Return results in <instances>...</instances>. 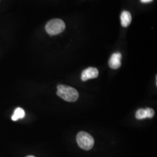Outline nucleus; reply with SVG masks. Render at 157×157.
<instances>
[{
    "label": "nucleus",
    "instance_id": "obj_4",
    "mask_svg": "<svg viewBox=\"0 0 157 157\" xmlns=\"http://www.w3.org/2000/svg\"><path fill=\"white\" fill-rule=\"evenodd\" d=\"M98 71L95 67H90L85 69L82 73L81 78L83 81H86L90 78H96L98 76Z\"/></svg>",
    "mask_w": 157,
    "mask_h": 157
},
{
    "label": "nucleus",
    "instance_id": "obj_10",
    "mask_svg": "<svg viewBox=\"0 0 157 157\" xmlns=\"http://www.w3.org/2000/svg\"><path fill=\"white\" fill-rule=\"evenodd\" d=\"M153 0H140V1L142 3H148V2H151Z\"/></svg>",
    "mask_w": 157,
    "mask_h": 157
},
{
    "label": "nucleus",
    "instance_id": "obj_2",
    "mask_svg": "<svg viewBox=\"0 0 157 157\" xmlns=\"http://www.w3.org/2000/svg\"><path fill=\"white\" fill-rule=\"evenodd\" d=\"M78 146L84 150H90L94 144V138L88 133L80 132L76 137Z\"/></svg>",
    "mask_w": 157,
    "mask_h": 157
},
{
    "label": "nucleus",
    "instance_id": "obj_5",
    "mask_svg": "<svg viewBox=\"0 0 157 157\" xmlns=\"http://www.w3.org/2000/svg\"><path fill=\"white\" fill-rule=\"evenodd\" d=\"M122 54L120 52H115L113 54L108 62L109 67L113 69H117L121 65Z\"/></svg>",
    "mask_w": 157,
    "mask_h": 157
},
{
    "label": "nucleus",
    "instance_id": "obj_1",
    "mask_svg": "<svg viewBox=\"0 0 157 157\" xmlns=\"http://www.w3.org/2000/svg\"><path fill=\"white\" fill-rule=\"evenodd\" d=\"M57 95L65 101L75 102L78 98V93L73 87L60 84L57 86Z\"/></svg>",
    "mask_w": 157,
    "mask_h": 157
},
{
    "label": "nucleus",
    "instance_id": "obj_8",
    "mask_svg": "<svg viewBox=\"0 0 157 157\" xmlns=\"http://www.w3.org/2000/svg\"><path fill=\"white\" fill-rule=\"evenodd\" d=\"M136 118L137 119H143L147 118L145 109H139L136 113Z\"/></svg>",
    "mask_w": 157,
    "mask_h": 157
},
{
    "label": "nucleus",
    "instance_id": "obj_7",
    "mask_svg": "<svg viewBox=\"0 0 157 157\" xmlns=\"http://www.w3.org/2000/svg\"><path fill=\"white\" fill-rule=\"evenodd\" d=\"M25 116V112L22 108L18 107L15 110L13 115L12 117V120L17 121L19 119H22Z\"/></svg>",
    "mask_w": 157,
    "mask_h": 157
},
{
    "label": "nucleus",
    "instance_id": "obj_3",
    "mask_svg": "<svg viewBox=\"0 0 157 157\" xmlns=\"http://www.w3.org/2000/svg\"><path fill=\"white\" fill-rule=\"evenodd\" d=\"M65 29V24L60 19H51L47 23L45 30L50 35H56L62 33Z\"/></svg>",
    "mask_w": 157,
    "mask_h": 157
},
{
    "label": "nucleus",
    "instance_id": "obj_11",
    "mask_svg": "<svg viewBox=\"0 0 157 157\" xmlns=\"http://www.w3.org/2000/svg\"><path fill=\"white\" fill-rule=\"evenodd\" d=\"M26 157H35L34 156H33V155H29V156H27Z\"/></svg>",
    "mask_w": 157,
    "mask_h": 157
},
{
    "label": "nucleus",
    "instance_id": "obj_6",
    "mask_svg": "<svg viewBox=\"0 0 157 157\" xmlns=\"http://www.w3.org/2000/svg\"><path fill=\"white\" fill-rule=\"evenodd\" d=\"M132 15L129 12L124 11L122 12L121 15V25L124 28H126L129 26L132 22Z\"/></svg>",
    "mask_w": 157,
    "mask_h": 157
},
{
    "label": "nucleus",
    "instance_id": "obj_9",
    "mask_svg": "<svg viewBox=\"0 0 157 157\" xmlns=\"http://www.w3.org/2000/svg\"><path fill=\"white\" fill-rule=\"evenodd\" d=\"M146 114H147V118H152L155 115V112L153 109L150 108H147L145 109Z\"/></svg>",
    "mask_w": 157,
    "mask_h": 157
}]
</instances>
